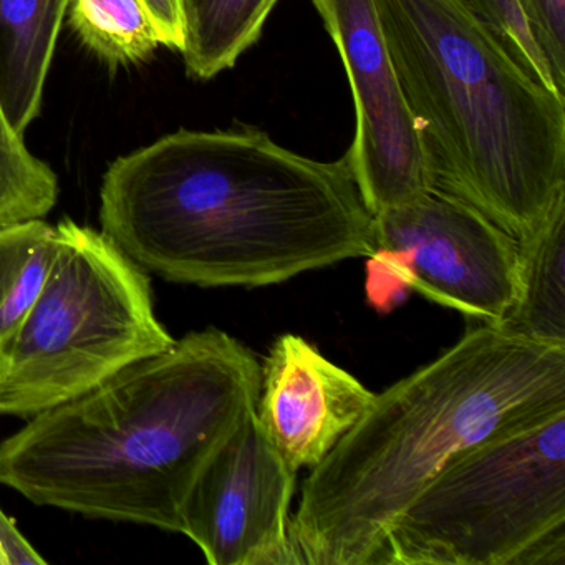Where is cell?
<instances>
[{
  "instance_id": "cell-1",
  "label": "cell",
  "mask_w": 565,
  "mask_h": 565,
  "mask_svg": "<svg viewBox=\"0 0 565 565\" xmlns=\"http://www.w3.org/2000/svg\"><path fill=\"white\" fill-rule=\"evenodd\" d=\"M102 233L178 284L264 287L375 253V217L345 154L317 161L256 128L178 130L117 158Z\"/></svg>"
},
{
  "instance_id": "cell-2",
  "label": "cell",
  "mask_w": 565,
  "mask_h": 565,
  "mask_svg": "<svg viewBox=\"0 0 565 565\" xmlns=\"http://www.w3.org/2000/svg\"><path fill=\"white\" fill-rule=\"evenodd\" d=\"M260 363L210 327L31 416L0 443V484L39 505L180 532L184 502L253 412Z\"/></svg>"
},
{
  "instance_id": "cell-3",
  "label": "cell",
  "mask_w": 565,
  "mask_h": 565,
  "mask_svg": "<svg viewBox=\"0 0 565 565\" xmlns=\"http://www.w3.org/2000/svg\"><path fill=\"white\" fill-rule=\"evenodd\" d=\"M565 408V347L469 329L375 395L310 469L290 518L296 565H375L390 529L462 452Z\"/></svg>"
},
{
  "instance_id": "cell-4",
  "label": "cell",
  "mask_w": 565,
  "mask_h": 565,
  "mask_svg": "<svg viewBox=\"0 0 565 565\" xmlns=\"http://www.w3.org/2000/svg\"><path fill=\"white\" fill-rule=\"evenodd\" d=\"M431 191L531 236L565 196V97L529 77L459 0H375Z\"/></svg>"
},
{
  "instance_id": "cell-5",
  "label": "cell",
  "mask_w": 565,
  "mask_h": 565,
  "mask_svg": "<svg viewBox=\"0 0 565 565\" xmlns=\"http://www.w3.org/2000/svg\"><path fill=\"white\" fill-rule=\"evenodd\" d=\"M542 564H565V408L452 459L396 519L375 562Z\"/></svg>"
},
{
  "instance_id": "cell-6",
  "label": "cell",
  "mask_w": 565,
  "mask_h": 565,
  "mask_svg": "<svg viewBox=\"0 0 565 565\" xmlns=\"http://www.w3.org/2000/svg\"><path fill=\"white\" fill-rule=\"evenodd\" d=\"M51 274L0 345V416L31 418L71 402L177 340L157 319L150 277L104 233L57 224Z\"/></svg>"
},
{
  "instance_id": "cell-7",
  "label": "cell",
  "mask_w": 565,
  "mask_h": 565,
  "mask_svg": "<svg viewBox=\"0 0 565 565\" xmlns=\"http://www.w3.org/2000/svg\"><path fill=\"white\" fill-rule=\"evenodd\" d=\"M375 217L370 302L390 310L409 290L486 326L518 296V241L479 211L438 191Z\"/></svg>"
},
{
  "instance_id": "cell-8",
  "label": "cell",
  "mask_w": 565,
  "mask_h": 565,
  "mask_svg": "<svg viewBox=\"0 0 565 565\" xmlns=\"http://www.w3.org/2000/svg\"><path fill=\"white\" fill-rule=\"evenodd\" d=\"M342 58L355 107L345 153L373 216L431 191L425 154L375 0H312Z\"/></svg>"
},
{
  "instance_id": "cell-9",
  "label": "cell",
  "mask_w": 565,
  "mask_h": 565,
  "mask_svg": "<svg viewBox=\"0 0 565 565\" xmlns=\"http://www.w3.org/2000/svg\"><path fill=\"white\" fill-rule=\"evenodd\" d=\"M296 469L267 439L254 408L201 469L184 502L181 534L211 565H296Z\"/></svg>"
},
{
  "instance_id": "cell-10",
  "label": "cell",
  "mask_w": 565,
  "mask_h": 565,
  "mask_svg": "<svg viewBox=\"0 0 565 565\" xmlns=\"http://www.w3.org/2000/svg\"><path fill=\"white\" fill-rule=\"evenodd\" d=\"M376 393L303 337L284 333L260 365L256 415L290 468H316L365 415Z\"/></svg>"
},
{
  "instance_id": "cell-11",
  "label": "cell",
  "mask_w": 565,
  "mask_h": 565,
  "mask_svg": "<svg viewBox=\"0 0 565 565\" xmlns=\"http://www.w3.org/2000/svg\"><path fill=\"white\" fill-rule=\"evenodd\" d=\"M71 0H0V100L24 135L41 114Z\"/></svg>"
},
{
  "instance_id": "cell-12",
  "label": "cell",
  "mask_w": 565,
  "mask_h": 565,
  "mask_svg": "<svg viewBox=\"0 0 565 565\" xmlns=\"http://www.w3.org/2000/svg\"><path fill=\"white\" fill-rule=\"evenodd\" d=\"M544 345L565 347V196L518 243V296L499 326Z\"/></svg>"
},
{
  "instance_id": "cell-13",
  "label": "cell",
  "mask_w": 565,
  "mask_h": 565,
  "mask_svg": "<svg viewBox=\"0 0 565 565\" xmlns=\"http://www.w3.org/2000/svg\"><path fill=\"white\" fill-rule=\"evenodd\" d=\"M279 0H183L184 67L196 81L233 68L257 44Z\"/></svg>"
},
{
  "instance_id": "cell-14",
  "label": "cell",
  "mask_w": 565,
  "mask_h": 565,
  "mask_svg": "<svg viewBox=\"0 0 565 565\" xmlns=\"http://www.w3.org/2000/svg\"><path fill=\"white\" fill-rule=\"evenodd\" d=\"M57 250V226L44 220L0 227V345L34 306Z\"/></svg>"
},
{
  "instance_id": "cell-15",
  "label": "cell",
  "mask_w": 565,
  "mask_h": 565,
  "mask_svg": "<svg viewBox=\"0 0 565 565\" xmlns=\"http://www.w3.org/2000/svg\"><path fill=\"white\" fill-rule=\"evenodd\" d=\"M67 12L82 44L110 67L140 64L161 45L141 0H71Z\"/></svg>"
},
{
  "instance_id": "cell-16",
  "label": "cell",
  "mask_w": 565,
  "mask_h": 565,
  "mask_svg": "<svg viewBox=\"0 0 565 565\" xmlns=\"http://www.w3.org/2000/svg\"><path fill=\"white\" fill-rule=\"evenodd\" d=\"M57 200V174L31 153L0 100V227L44 220Z\"/></svg>"
},
{
  "instance_id": "cell-17",
  "label": "cell",
  "mask_w": 565,
  "mask_h": 565,
  "mask_svg": "<svg viewBox=\"0 0 565 565\" xmlns=\"http://www.w3.org/2000/svg\"><path fill=\"white\" fill-rule=\"evenodd\" d=\"M495 44L539 84L565 97L521 0H459Z\"/></svg>"
},
{
  "instance_id": "cell-18",
  "label": "cell",
  "mask_w": 565,
  "mask_h": 565,
  "mask_svg": "<svg viewBox=\"0 0 565 565\" xmlns=\"http://www.w3.org/2000/svg\"><path fill=\"white\" fill-rule=\"evenodd\" d=\"M535 38L565 90V0H521Z\"/></svg>"
},
{
  "instance_id": "cell-19",
  "label": "cell",
  "mask_w": 565,
  "mask_h": 565,
  "mask_svg": "<svg viewBox=\"0 0 565 565\" xmlns=\"http://www.w3.org/2000/svg\"><path fill=\"white\" fill-rule=\"evenodd\" d=\"M153 19L161 45L181 52L184 42L183 0H141Z\"/></svg>"
},
{
  "instance_id": "cell-20",
  "label": "cell",
  "mask_w": 565,
  "mask_h": 565,
  "mask_svg": "<svg viewBox=\"0 0 565 565\" xmlns=\"http://www.w3.org/2000/svg\"><path fill=\"white\" fill-rule=\"evenodd\" d=\"M0 557L2 565H42L44 557L22 535L15 522L0 509Z\"/></svg>"
},
{
  "instance_id": "cell-21",
  "label": "cell",
  "mask_w": 565,
  "mask_h": 565,
  "mask_svg": "<svg viewBox=\"0 0 565 565\" xmlns=\"http://www.w3.org/2000/svg\"><path fill=\"white\" fill-rule=\"evenodd\" d=\"M0 565H2V557H0Z\"/></svg>"
}]
</instances>
